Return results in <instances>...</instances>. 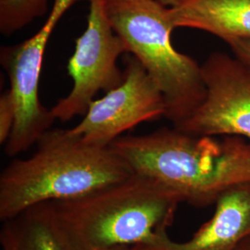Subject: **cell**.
<instances>
[{
    "mask_svg": "<svg viewBox=\"0 0 250 250\" xmlns=\"http://www.w3.org/2000/svg\"><path fill=\"white\" fill-rule=\"evenodd\" d=\"M16 119V109L10 90L0 97V144L5 146L9 140Z\"/></svg>",
    "mask_w": 250,
    "mask_h": 250,
    "instance_id": "obj_13",
    "label": "cell"
},
{
    "mask_svg": "<svg viewBox=\"0 0 250 250\" xmlns=\"http://www.w3.org/2000/svg\"><path fill=\"white\" fill-rule=\"evenodd\" d=\"M97 250H144L141 245L137 246H117V247H111L107 249H101Z\"/></svg>",
    "mask_w": 250,
    "mask_h": 250,
    "instance_id": "obj_15",
    "label": "cell"
},
{
    "mask_svg": "<svg viewBox=\"0 0 250 250\" xmlns=\"http://www.w3.org/2000/svg\"><path fill=\"white\" fill-rule=\"evenodd\" d=\"M86 250L149 246L168 234L182 199L153 180L130 177L73 199L51 202Z\"/></svg>",
    "mask_w": 250,
    "mask_h": 250,
    "instance_id": "obj_3",
    "label": "cell"
},
{
    "mask_svg": "<svg viewBox=\"0 0 250 250\" xmlns=\"http://www.w3.org/2000/svg\"><path fill=\"white\" fill-rule=\"evenodd\" d=\"M250 237V181L228 188L215 202L213 216L186 242L168 234L144 250H236Z\"/></svg>",
    "mask_w": 250,
    "mask_h": 250,
    "instance_id": "obj_9",
    "label": "cell"
},
{
    "mask_svg": "<svg viewBox=\"0 0 250 250\" xmlns=\"http://www.w3.org/2000/svg\"><path fill=\"white\" fill-rule=\"evenodd\" d=\"M228 45L233 56L250 67V40H234Z\"/></svg>",
    "mask_w": 250,
    "mask_h": 250,
    "instance_id": "obj_14",
    "label": "cell"
},
{
    "mask_svg": "<svg viewBox=\"0 0 250 250\" xmlns=\"http://www.w3.org/2000/svg\"><path fill=\"white\" fill-rule=\"evenodd\" d=\"M110 148L134 174L153 180L197 208L250 181V142L235 135L200 136L177 128L120 136Z\"/></svg>",
    "mask_w": 250,
    "mask_h": 250,
    "instance_id": "obj_1",
    "label": "cell"
},
{
    "mask_svg": "<svg viewBox=\"0 0 250 250\" xmlns=\"http://www.w3.org/2000/svg\"><path fill=\"white\" fill-rule=\"evenodd\" d=\"M106 9L127 53L141 63L161 90L164 117L173 127L183 124L202 104L207 91L201 65L171 44L175 27L169 7L155 0H106Z\"/></svg>",
    "mask_w": 250,
    "mask_h": 250,
    "instance_id": "obj_4",
    "label": "cell"
},
{
    "mask_svg": "<svg viewBox=\"0 0 250 250\" xmlns=\"http://www.w3.org/2000/svg\"><path fill=\"white\" fill-rule=\"evenodd\" d=\"M163 95L134 56L127 59L120 85L94 100L72 134L85 143L107 147L126 131L165 115Z\"/></svg>",
    "mask_w": 250,
    "mask_h": 250,
    "instance_id": "obj_8",
    "label": "cell"
},
{
    "mask_svg": "<svg viewBox=\"0 0 250 250\" xmlns=\"http://www.w3.org/2000/svg\"><path fill=\"white\" fill-rule=\"evenodd\" d=\"M0 250H86L57 214L51 202L33 206L2 222Z\"/></svg>",
    "mask_w": 250,
    "mask_h": 250,
    "instance_id": "obj_10",
    "label": "cell"
},
{
    "mask_svg": "<svg viewBox=\"0 0 250 250\" xmlns=\"http://www.w3.org/2000/svg\"><path fill=\"white\" fill-rule=\"evenodd\" d=\"M236 250H250V237L242 242Z\"/></svg>",
    "mask_w": 250,
    "mask_h": 250,
    "instance_id": "obj_17",
    "label": "cell"
},
{
    "mask_svg": "<svg viewBox=\"0 0 250 250\" xmlns=\"http://www.w3.org/2000/svg\"><path fill=\"white\" fill-rule=\"evenodd\" d=\"M59 21L49 14L35 36L1 48L0 61L9 76L16 109L14 127L5 145V153L9 157H16L36 145L56 121L50 109L41 104L38 87L45 47Z\"/></svg>",
    "mask_w": 250,
    "mask_h": 250,
    "instance_id": "obj_6",
    "label": "cell"
},
{
    "mask_svg": "<svg viewBox=\"0 0 250 250\" xmlns=\"http://www.w3.org/2000/svg\"><path fill=\"white\" fill-rule=\"evenodd\" d=\"M132 174L110 146L85 143L70 129H50L32 156L14 160L2 170L0 220L33 206L88 195Z\"/></svg>",
    "mask_w": 250,
    "mask_h": 250,
    "instance_id": "obj_2",
    "label": "cell"
},
{
    "mask_svg": "<svg viewBox=\"0 0 250 250\" xmlns=\"http://www.w3.org/2000/svg\"><path fill=\"white\" fill-rule=\"evenodd\" d=\"M155 1L160 2L162 5H164V6H166V7L168 6L169 8H171V7L177 6L180 3L184 2L185 0H155Z\"/></svg>",
    "mask_w": 250,
    "mask_h": 250,
    "instance_id": "obj_16",
    "label": "cell"
},
{
    "mask_svg": "<svg viewBox=\"0 0 250 250\" xmlns=\"http://www.w3.org/2000/svg\"><path fill=\"white\" fill-rule=\"evenodd\" d=\"M206 98L176 126L200 136L235 135L250 140V67L235 56L210 54L201 65Z\"/></svg>",
    "mask_w": 250,
    "mask_h": 250,
    "instance_id": "obj_7",
    "label": "cell"
},
{
    "mask_svg": "<svg viewBox=\"0 0 250 250\" xmlns=\"http://www.w3.org/2000/svg\"><path fill=\"white\" fill-rule=\"evenodd\" d=\"M49 0H0V32L12 36L47 11Z\"/></svg>",
    "mask_w": 250,
    "mask_h": 250,
    "instance_id": "obj_12",
    "label": "cell"
},
{
    "mask_svg": "<svg viewBox=\"0 0 250 250\" xmlns=\"http://www.w3.org/2000/svg\"><path fill=\"white\" fill-rule=\"evenodd\" d=\"M169 16L175 28L201 30L227 44L250 40V0H185Z\"/></svg>",
    "mask_w": 250,
    "mask_h": 250,
    "instance_id": "obj_11",
    "label": "cell"
},
{
    "mask_svg": "<svg viewBox=\"0 0 250 250\" xmlns=\"http://www.w3.org/2000/svg\"><path fill=\"white\" fill-rule=\"evenodd\" d=\"M88 1L86 29L76 39L74 52L68 63L73 86L50 109L54 119L63 123L84 116L99 91L107 93L124 80V72L117 63L127 50L108 20L106 0Z\"/></svg>",
    "mask_w": 250,
    "mask_h": 250,
    "instance_id": "obj_5",
    "label": "cell"
}]
</instances>
